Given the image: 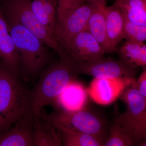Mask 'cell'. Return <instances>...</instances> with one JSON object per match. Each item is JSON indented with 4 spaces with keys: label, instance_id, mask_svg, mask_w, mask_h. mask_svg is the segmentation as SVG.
Segmentation results:
<instances>
[{
    "label": "cell",
    "instance_id": "d4e9b609",
    "mask_svg": "<svg viewBox=\"0 0 146 146\" xmlns=\"http://www.w3.org/2000/svg\"><path fill=\"white\" fill-rule=\"evenodd\" d=\"M62 141L63 142V146H77L75 144L67 138L66 136L62 134Z\"/></svg>",
    "mask_w": 146,
    "mask_h": 146
},
{
    "label": "cell",
    "instance_id": "8992f818",
    "mask_svg": "<svg viewBox=\"0 0 146 146\" xmlns=\"http://www.w3.org/2000/svg\"><path fill=\"white\" fill-rule=\"evenodd\" d=\"M31 0H1L0 8L6 18L20 24L46 46L56 51L61 59L65 54L59 44L39 21L31 7Z\"/></svg>",
    "mask_w": 146,
    "mask_h": 146
},
{
    "label": "cell",
    "instance_id": "ac0fdd59",
    "mask_svg": "<svg viewBox=\"0 0 146 146\" xmlns=\"http://www.w3.org/2000/svg\"><path fill=\"white\" fill-rule=\"evenodd\" d=\"M121 60L132 67L146 65V45L144 43L127 41L121 48Z\"/></svg>",
    "mask_w": 146,
    "mask_h": 146
},
{
    "label": "cell",
    "instance_id": "ffe728a7",
    "mask_svg": "<svg viewBox=\"0 0 146 146\" xmlns=\"http://www.w3.org/2000/svg\"><path fill=\"white\" fill-rule=\"evenodd\" d=\"M103 146H133V145L130 138L114 121Z\"/></svg>",
    "mask_w": 146,
    "mask_h": 146
},
{
    "label": "cell",
    "instance_id": "ba28073f",
    "mask_svg": "<svg viewBox=\"0 0 146 146\" xmlns=\"http://www.w3.org/2000/svg\"><path fill=\"white\" fill-rule=\"evenodd\" d=\"M96 3V0L84 3L56 21L54 36L63 52L76 35L86 29Z\"/></svg>",
    "mask_w": 146,
    "mask_h": 146
},
{
    "label": "cell",
    "instance_id": "603a6c76",
    "mask_svg": "<svg viewBox=\"0 0 146 146\" xmlns=\"http://www.w3.org/2000/svg\"><path fill=\"white\" fill-rule=\"evenodd\" d=\"M84 2L80 0H58L56 8V21L62 19L66 14L81 5Z\"/></svg>",
    "mask_w": 146,
    "mask_h": 146
},
{
    "label": "cell",
    "instance_id": "30bf717a",
    "mask_svg": "<svg viewBox=\"0 0 146 146\" xmlns=\"http://www.w3.org/2000/svg\"><path fill=\"white\" fill-rule=\"evenodd\" d=\"M66 62L88 61L103 57L105 51L86 29L76 35L63 50Z\"/></svg>",
    "mask_w": 146,
    "mask_h": 146
},
{
    "label": "cell",
    "instance_id": "484cf974",
    "mask_svg": "<svg viewBox=\"0 0 146 146\" xmlns=\"http://www.w3.org/2000/svg\"><path fill=\"white\" fill-rule=\"evenodd\" d=\"M138 146H146V141H145L142 142L141 143L138 145Z\"/></svg>",
    "mask_w": 146,
    "mask_h": 146
},
{
    "label": "cell",
    "instance_id": "277c9868",
    "mask_svg": "<svg viewBox=\"0 0 146 146\" xmlns=\"http://www.w3.org/2000/svg\"><path fill=\"white\" fill-rule=\"evenodd\" d=\"M38 117L57 128L89 134L105 142L108 131L105 121L86 108L76 111L61 110L48 115L42 113Z\"/></svg>",
    "mask_w": 146,
    "mask_h": 146
},
{
    "label": "cell",
    "instance_id": "9a60e30c",
    "mask_svg": "<svg viewBox=\"0 0 146 146\" xmlns=\"http://www.w3.org/2000/svg\"><path fill=\"white\" fill-rule=\"evenodd\" d=\"M34 146H63L59 129L38 116H33Z\"/></svg>",
    "mask_w": 146,
    "mask_h": 146
},
{
    "label": "cell",
    "instance_id": "e0dca14e",
    "mask_svg": "<svg viewBox=\"0 0 146 146\" xmlns=\"http://www.w3.org/2000/svg\"><path fill=\"white\" fill-rule=\"evenodd\" d=\"M115 4L126 21L146 26V0H116Z\"/></svg>",
    "mask_w": 146,
    "mask_h": 146
},
{
    "label": "cell",
    "instance_id": "52a82bcc",
    "mask_svg": "<svg viewBox=\"0 0 146 146\" xmlns=\"http://www.w3.org/2000/svg\"><path fill=\"white\" fill-rule=\"evenodd\" d=\"M77 74L88 75L97 78L134 77L138 68L127 65L122 60L103 57L88 61L68 62Z\"/></svg>",
    "mask_w": 146,
    "mask_h": 146
},
{
    "label": "cell",
    "instance_id": "4316f807",
    "mask_svg": "<svg viewBox=\"0 0 146 146\" xmlns=\"http://www.w3.org/2000/svg\"><path fill=\"white\" fill-rule=\"evenodd\" d=\"M93 1V0H80V1H81L82 2L85 1Z\"/></svg>",
    "mask_w": 146,
    "mask_h": 146
},
{
    "label": "cell",
    "instance_id": "8fae6325",
    "mask_svg": "<svg viewBox=\"0 0 146 146\" xmlns=\"http://www.w3.org/2000/svg\"><path fill=\"white\" fill-rule=\"evenodd\" d=\"M88 95L87 89L74 80L65 87L55 103L62 110L78 111L85 108Z\"/></svg>",
    "mask_w": 146,
    "mask_h": 146
},
{
    "label": "cell",
    "instance_id": "7402d4cb",
    "mask_svg": "<svg viewBox=\"0 0 146 146\" xmlns=\"http://www.w3.org/2000/svg\"><path fill=\"white\" fill-rule=\"evenodd\" d=\"M31 7L37 19L46 29L50 34L54 37L55 27L52 24L45 11L42 0H31Z\"/></svg>",
    "mask_w": 146,
    "mask_h": 146
},
{
    "label": "cell",
    "instance_id": "7a4b0ae2",
    "mask_svg": "<svg viewBox=\"0 0 146 146\" xmlns=\"http://www.w3.org/2000/svg\"><path fill=\"white\" fill-rule=\"evenodd\" d=\"M77 75L68 62L61 60L47 70L31 96L29 110L39 116L44 108L55 102L69 83Z\"/></svg>",
    "mask_w": 146,
    "mask_h": 146
},
{
    "label": "cell",
    "instance_id": "6da1fadb",
    "mask_svg": "<svg viewBox=\"0 0 146 146\" xmlns=\"http://www.w3.org/2000/svg\"><path fill=\"white\" fill-rule=\"evenodd\" d=\"M30 98L13 74L0 68V130L8 129L27 115Z\"/></svg>",
    "mask_w": 146,
    "mask_h": 146
},
{
    "label": "cell",
    "instance_id": "4fadbf2b",
    "mask_svg": "<svg viewBox=\"0 0 146 146\" xmlns=\"http://www.w3.org/2000/svg\"><path fill=\"white\" fill-rule=\"evenodd\" d=\"M107 36V51L112 53L124 39L125 19L122 13L115 4L106 7Z\"/></svg>",
    "mask_w": 146,
    "mask_h": 146
},
{
    "label": "cell",
    "instance_id": "44dd1931",
    "mask_svg": "<svg viewBox=\"0 0 146 146\" xmlns=\"http://www.w3.org/2000/svg\"><path fill=\"white\" fill-rule=\"evenodd\" d=\"M123 33L124 39L127 41L144 43L146 41V26L136 25L125 20Z\"/></svg>",
    "mask_w": 146,
    "mask_h": 146
},
{
    "label": "cell",
    "instance_id": "d6986e66",
    "mask_svg": "<svg viewBox=\"0 0 146 146\" xmlns=\"http://www.w3.org/2000/svg\"><path fill=\"white\" fill-rule=\"evenodd\" d=\"M57 129L62 135L70 139L77 146H103L104 144L98 138L89 134L72 131L63 128Z\"/></svg>",
    "mask_w": 146,
    "mask_h": 146
},
{
    "label": "cell",
    "instance_id": "5bb4252c",
    "mask_svg": "<svg viewBox=\"0 0 146 146\" xmlns=\"http://www.w3.org/2000/svg\"><path fill=\"white\" fill-rule=\"evenodd\" d=\"M31 116L26 115L10 130L0 136V146H34Z\"/></svg>",
    "mask_w": 146,
    "mask_h": 146
},
{
    "label": "cell",
    "instance_id": "3957f363",
    "mask_svg": "<svg viewBox=\"0 0 146 146\" xmlns=\"http://www.w3.org/2000/svg\"><path fill=\"white\" fill-rule=\"evenodd\" d=\"M135 82L121 95L125 111L117 114L115 120L130 138L133 146L140 145L146 138V98L139 94Z\"/></svg>",
    "mask_w": 146,
    "mask_h": 146
},
{
    "label": "cell",
    "instance_id": "cb8c5ba5",
    "mask_svg": "<svg viewBox=\"0 0 146 146\" xmlns=\"http://www.w3.org/2000/svg\"><path fill=\"white\" fill-rule=\"evenodd\" d=\"M134 85L139 94L146 98V69L145 68L137 80H136Z\"/></svg>",
    "mask_w": 146,
    "mask_h": 146
},
{
    "label": "cell",
    "instance_id": "5b68a950",
    "mask_svg": "<svg viewBox=\"0 0 146 146\" xmlns=\"http://www.w3.org/2000/svg\"><path fill=\"white\" fill-rule=\"evenodd\" d=\"M6 19L20 60L29 73L36 72L48 59V54L44 44L20 24L11 19Z\"/></svg>",
    "mask_w": 146,
    "mask_h": 146
},
{
    "label": "cell",
    "instance_id": "7c38bea8",
    "mask_svg": "<svg viewBox=\"0 0 146 146\" xmlns=\"http://www.w3.org/2000/svg\"><path fill=\"white\" fill-rule=\"evenodd\" d=\"M0 59L11 73L16 72L20 60L12 37L9 33L8 24L0 8Z\"/></svg>",
    "mask_w": 146,
    "mask_h": 146
},
{
    "label": "cell",
    "instance_id": "2e32d148",
    "mask_svg": "<svg viewBox=\"0 0 146 146\" xmlns=\"http://www.w3.org/2000/svg\"><path fill=\"white\" fill-rule=\"evenodd\" d=\"M96 6L89 17L86 29L107 51L105 0H96Z\"/></svg>",
    "mask_w": 146,
    "mask_h": 146
},
{
    "label": "cell",
    "instance_id": "9c48e42d",
    "mask_svg": "<svg viewBox=\"0 0 146 146\" xmlns=\"http://www.w3.org/2000/svg\"><path fill=\"white\" fill-rule=\"evenodd\" d=\"M135 81L134 77L94 78L87 91L94 102L102 105H108L120 98L124 90Z\"/></svg>",
    "mask_w": 146,
    "mask_h": 146
}]
</instances>
